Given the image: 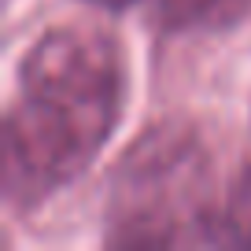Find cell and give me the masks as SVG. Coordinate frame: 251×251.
Listing matches in <instances>:
<instances>
[{
  "mask_svg": "<svg viewBox=\"0 0 251 251\" xmlns=\"http://www.w3.org/2000/svg\"><path fill=\"white\" fill-rule=\"evenodd\" d=\"M122 111V45L85 23L45 30L19 63V89L4 111V200L30 211L81 177L107 148Z\"/></svg>",
  "mask_w": 251,
  "mask_h": 251,
  "instance_id": "6da1fadb",
  "label": "cell"
},
{
  "mask_svg": "<svg viewBox=\"0 0 251 251\" xmlns=\"http://www.w3.org/2000/svg\"><path fill=\"white\" fill-rule=\"evenodd\" d=\"M85 4H93V8H103V11H126V8H133L137 0H85Z\"/></svg>",
  "mask_w": 251,
  "mask_h": 251,
  "instance_id": "5b68a950",
  "label": "cell"
},
{
  "mask_svg": "<svg viewBox=\"0 0 251 251\" xmlns=\"http://www.w3.org/2000/svg\"><path fill=\"white\" fill-rule=\"evenodd\" d=\"M218 248H251V166L236 174L218 211Z\"/></svg>",
  "mask_w": 251,
  "mask_h": 251,
  "instance_id": "277c9868",
  "label": "cell"
},
{
  "mask_svg": "<svg viewBox=\"0 0 251 251\" xmlns=\"http://www.w3.org/2000/svg\"><path fill=\"white\" fill-rule=\"evenodd\" d=\"M251 15V0H155V26L166 33L226 30Z\"/></svg>",
  "mask_w": 251,
  "mask_h": 251,
  "instance_id": "3957f363",
  "label": "cell"
},
{
  "mask_svg": "<svg viewBox=\"0 0 251 251\" xmlns=\"http://www.w3.org/2000/svg\"><path fill=\"white\" fill-rule=\"evenodd\" d=\"M218 211L211 203V159L196 129L177 118L148 126L122 151L111 177V248H177L218 244Z\"/></svg>",
  "mask_w": 251,
  "mask_h": 251,
  "instance_id": "7a4b0ae2",
  "label": "cell"
}]
</instances>
